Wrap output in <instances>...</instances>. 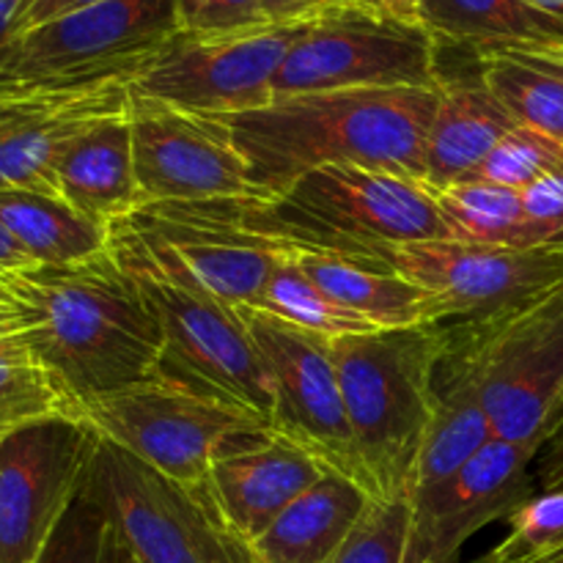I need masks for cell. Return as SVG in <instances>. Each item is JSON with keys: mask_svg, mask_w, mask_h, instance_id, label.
Segmentation results:
<instances>
[{"mask_svg": "<svg viewBox=\"0 0 563 563\" xmlns=\"http://www.w3.org/2000/svg\"><path fill=\"white\" fill-rule=\"evenodd\" d=\"M440 91L443 86L295 93L212 119L245 159L253 196H273L322 165H361L423 185V148Z\"/></svg>", "mask_w": 563, "mask_h": 563, "instance_id": "1", "label": "cell"}, {"mask_svg": "<svg viewBox=\"0 0 563 563\" xmlns=\"http://www.w3.org/2000/svg\"><path fill=\"white\" fill-rule=\"evenodd\" d=\"M22 308V339L80 416L99 396L152 379L163 328L141 284L102 253L69 267H27L0 278Z\"/></svg>", "mask_w": 563, "mask_h": 563, "instance_id": "2", "label": "cell"}, {"mask_svg": "<svg viewBox=\"0 0 563 563\" xmlns=\"http://www.w3.org/2000/svg\"><path fill=\"white\" fill-rule=\"evenodd\" d=\"M231 209L242 229L291 251L333 253L385 267L396 247L451 240L421 181L361 165H322L273 196L234 198Z\"/></svg>", "mask_w": 563, "mask_h": 563, "instance_id": "3", "label": "cell"}, {"mask_svg": "<svg viewBox=\"0 0 563 563\" xmlns=\"http://www.w3.org/2000/svg\"><path fill=\"white\" fill-rule=\"evenodd\" d=\"M357 462L374 498H410L412 473L438 412L445 339L432 324L330 341Z\"/></svg>", "mask_w": 563, "mask_h": 563, "instance_id": "4", "label": "cell"}, {"mask_svg": "<svg viewBox=\"0 0 563 563\" xmlns=\"http://www.w3.org/2000/svg\"><path fill=\"white\" fill-rule=\"evenodd\" d=\"M179 31L176 0H104L71 11L0 49V97L130 86Z\"/></svg>", "mask_w": 563, "mask_h": 563, "instance_id": "5", "label": "cell"}, {"mask_svg": "<svg viewBox=\"0 0 563 563\" xmlns=\"http://www.w3.org/2000/svg\"><path fill=\"white\" fill-rule=\"evenodd\" d=\"M231 201L146 203L110 223V253L126 273H152L229 306H253L291 247L242 229Z\"/></svg>", "mask_w": 563, "mask_h": 563, "instance_id": "6", "label": "cell"}, {"mask_svg": "<svg viewBox=\"0 0 563 563\" xmlns=\"http://www.w3.org/2000/svg\"><path fill=\"white\" fill-rule=\"evenodd\" d=\"M86 484L137 563H253L207 489H192L99 438Z\"/></svg>", "mask_w": 563, "mask_h": 563, "instance_id": "7", "label": "cell"}, {"mask_svg": "<svg viewBox=\"0 0 563 563\" xmlns=\"http://www.w3.org/2000/svg\"><path fill=\"white\" fill-rule=\"evenodd\" d=\"M390 267L427 291L432 300L429 324L456 339L504 324L563 286V245L412 242L396 247Z\"/></svg>", "mask_w": 563, "mask_h": 563, "instance_id": "8", "label": "cell"}, {"mask_svg": "<svg viewBox=\"0 0 563 563\" xmlns=\"http://www.w3.org/2000/svg\"><path fill=\"white\" fill-rule=\"evenodd\" d=\"M445 339V357L473 379L495 440L539 443L563 405V286L504 324Z\"/></svg>", "mask_w": 563, "mask_h": 563, "instance_id": "9", "label": "cell"}, {"mask_svg": "<svg viewBox=\"0 0 563 563\" xmlns=\"http://www.w3.org/2000/svg\"><path fill=\"white\" fill-rule=\"evenodd\" d=\"M163 328L152 377L251 412L269 427L273 385L240 308L190 284L130 273Z\"/></svg>", "mask_w": 563, "mask_h": 563, "instance_id": "10", "label": "cell"}, {"mask_svg": "<svg viewBox=\"0 0 563 563\" xmlns=\"http://www.w3.org/2000/svg\"><path fill=\"white\" fill-rule=\"evenodd\" d=\"M438 47L423 25L385 20L350 0L319 11L280 64L273 99L346 88H440Z\"/></svg>", "mask_w": 563, "mask_h": 563, "instance_id": "11", "label": "cell"}, {"mask_svg": "<svg viewBox=\"0 0 563 563\" xmlns=\"http://www.w3.org/2000/svg\"><path fill=\"white\" fill-rule=\"evenodd\" d=\"M313 16L212 36L179 31L130 82V93L196 115L264 108L273 102V80L280 64Z\"/></svg>", "mask_w": 563, "mask_h": 563, "instance_id": "12", "label": "cell"}, {"mask_svg": "<svg viewBox=\"0 0 563 563\" xmlns=\"http://www.w3.org/2000/svg\"><path fill=\"white\" fill-rule=\"evenodd\" d=\"M80 418L99 438L192 489H207L214 454L231 434L267 427L251 412L154 377L86 401Z\"/></svg>", "mask_w": 563, "mask_h": 563, "instance_id": "13", "label": "cell"}, {"mask_svg": "<svg viewBox=\"0 0 563 563\" xmlns=\"http://www.w3.org/2000/svg\"><path fill=\"white\" fill-rule=\"evenodd\" d=\"M240 313L273 385L269 429L368 489L346 421L330 339L251 306H240Z\"/></svg>", "mask_w": 563, "mask_h": 563, "instance_id": "14", "label": "cell"}, {"mask_svg": "<svg viewBox=\"0 0 563 563\" xmlns=\"http://www.w3.org/2000/svg\"><path fill=\"white\" fill-rule=\"evenodd\" d=\"M99 434L82 418L53 416L0 443V563H33L80 489Z\"/></svg>", "mask_w": 563, "mask_h": 563, "instance_id": "15", "label": "cell"}, {"mask_svg": "<svg viewBox=\"0 0 563 563\" xmlns=\"http://www.w3.org/2000/svg\"><path fill=\"white\" fill-rule=\"evenodd\" d=\"M135 176L146 203L251 198L245 159L212 115L185 113L130 93Z\"/></svg>", "mask_w": 563, "mask_h": 563, "instance_id": "16", "label": "cell"}, {"mask_svg": "<svg viewBox=\"0 0 563 563\" xmlns=\"http://www.w3.org/2000/svg\"><path fill=\"white\" fill-rule=\"evenodd\" d=\"M539 443L493 440L476 460L440 487L410 495L405 563H456L462 548L489 522L539 493Z\"/></svg>", "mask_w": 563, "mask_h": 563, "instance_id": "17", "label": "cell"}, {"mask_svg": "<svg viewBox=\"0 0 563 563\" xmlns=\"http://www.w3.org/2000/svg\"><path fill=\"white\" fill-rule=\"evenodd\" d=\"M324 465L269 427L234 432L214 454L207 493L236 539L251 544L319 482Z\"/></svg>", "mask_w": 563, "mask_h": 563, "instance_id": "18", "label": "cell"}, {"mask_svg": "<svg viewBox=\"0 0 563 563\" xmlns=\"http://www.w3.org/2000/svg\"><path fill=\"white\" fill-rule=\"evenodd\" d=\"M130 104V86L0 97V190H49L66 143L99 115Z\"/></svg>", "mask_w": 563, "mask_h": 563, "instance_id": "19", "label": "cell"}, {"mask_svg": "<svg viewBox=\"0 0 563 563\" xmlns=\"http://www.w3.org/2000/svg\"><path fill=\"white\" fill-rule=\"evenodd\" d=\"M130 104L99 115L64 146L53 170V187L86 218L110 225L146 207L132 157Z\"/></svg>", "mask_w": 563, "mask_h": 563, "instance_id": "20", "label": "cell"}, {"mask_svg": "<svg viewBox=\"0 0 563 563\" xmlns=\"http://www.w3.org/2000/svg\"><path fill=\"white\" fill-rule=\"evenodd\" d=\"M374 495L355 478L324 467L319 482L297 495L273 526L253 539V563H330L363 520Z\"/></svg>", "mask_w": 563, "mask_h": 563, "instance_id": "21", "label": "cell"}, {"mask_svg": "<svg viewBox=\"0 0 563 563\" xmlns=\"http://www.w3.org/2000/svg\"><path fill=\"white\" fill-rule=\"evenodd\" d=\"M515 119L482 80H445L427 132L423 187L445 190L476 179L493 148L515 130Z\"/></svg>", "mask_w": 563, "mask_h": 563, "instance_id": "22", "label": "cell"}, {"mask_svg": "<svg viewBox=\"0 0 563 563\" xmlns=\"http://www.w3.org/2000/svg\"><path fill=\"white\" fill-rule=\"evenodd\" d=\"M295 258L324 295L377 328L429 324L432 300L427 291L385 264L306 251H297Z\"/></svg>", "mask_w": 563, "mask_h": 563, "instance_id": "23", "label": "cell"}, {"mask_svg": "<svg viewBox=\"0 0 563 563\" xmlns=\"http://www.w3.org/2000/svg\"><path fill=\"white\" fill-rule=\"evenodd\" d=\"M0 223L42 267H69L110 247V225L86 218L49 190H0Z\"/></svg>", "mask_w": 563, "mask_h": 563, "instance_id": "24", "label": "cell"}, {"mask_svg": "<svg viewBox=\"0 0 563 563\" xmlns=\"http://www.w3.org/2000/svg\"><path fill=\"white\" fill-rule=\"evenodd\" d=\"M495 440L493 421L484 410L473 379L443 355L438 368V412L412 473L410 495L440 487L471 465Z\"/></svg>", "mask_w": 563, "mask_h": 563, "instance_id": "25", "label": "cell"}, {"mask_svg": "<svg viewBox=\"0 0 563 563\" xmlns=\"http://www.w3.org/2000/svg\"><path fill=\"white\" fill-rule=\"evenodd\" d=\"M421 25L438 44L471 49L563 38V25L528 0H421Z\"/></svg>", "mask_w": 563, "mask_h": 563, "instance_id": "26", "label": "cell"}, {"mask_svg": "<svg viewBox=\"0 0 563 563\" xmlns=\"http://www.w3.org/2000/svg\"><path fill=\"white\" fill-rule=\"evenodd\" d=\"M429 192L449 225L451 240L471 245L537 247L520 190L471 179Z\"/></svg>", "mask_w": 563, "mask_h": 563, "instance_id": "27", "label": "cell"}, {"mask_svg": "<svg viewBox=\"0 0 563 563\" xmlns=\"http://www.w3.org/2000/svg\"><path fill=\"white\" fill-rule=\"evenodd\" d=\"M478 80L515 119L517 126L548 135L563 146V77L498 49H473Z\"/></svg>", "mask_w": 563, "mask_h": 563, "instance_id": "28", "label": "cell"}, {"mask_svg": "<svg viewBox=\"0 0 563 563\" xmlns=\"http://www.w3.org/2000/svg\"><path fill=\"white\" fill-rule=\"evenodd\" d=\"M297 251H291L278 267L269 275L267 286L262 289L258 300L251 308H258L264 313L284 319V322L295 324V328L311 330V333L324 335V339H341V335L355 333H372V330H383L372 324L368 319L357 317L355 311L335 302L333 297L324 295L297 264Z\"/></svg>", "mask_w": 563, "mask_h": 563, "instance_id": "29", "label": "cell"}, {"mask_svg": "<svg viewBox=\"0 0 563 563\" xmlns=\"http://www.w3.org/2000/svg\"><path fill=\"white\" fill-rule=\"evenodd\" d=\"M53 416L80 418L22 335L0 344V443L16 429Z\"/></svg>", "mask_w": 563, "mask_h": 563, "instance_id": "30", "label": "cell"}, {"mask_svg": "<svg viewBox=\"0 0 563 563\" xmlns=\"http://www.w3.org/2000/svg\"><path fill=\"white\" fill-rule=\"evenodd\" d=\"M124 548L99 506L97 495L88 489L82 476L80 489L66 506L64 517L44 542L33 563H121Z\"/></svg>", "mask_w": 563, "mask_h": 563, "instance_id": "31", "label": "cell"}, {"mask_svg": "<svg viewBox=\"0 0 563 563\" xmlns=\"http://www.w3.org/2000/svg\"><path fill=\"white\" fill-rule=\"evenodd\" d=\"M509 537L493 550L506 563H542L563 550V489H539L509 517Z\"/></svg>", "mask_w": 563, "mask_h": 563, "instance_id": "32", "label": "cell"}, {"mask_svg": "<svg viewBox=\"0 0 563 563\" xmlns=\"http://www.w3.org/2000/svg\"><path fill=\"white\" fill-rule=\"evenodd\" d=\"M550 174H563V146L550 141L548 135L515 126L493 154L482 165L476 179L493 181V185L511 187V190H526L533 181L544 179Z\"/></svg>", "mask_w": 563, "mask_h": 563, "instance_id": "33", "label": "cell"}, {"mask_svg": "<svg viewBox=\"0 0 563 563\" xmlns=\"http://www.w3.org/2000/svg\"><path fill=\"white\" fill-rule=\"evenodd\" d=\"M410 498H374L330 563H405Z\"/></svg>", "mask_w": 563, "mask_h": 563, "instance_id": "34", "label": "cell"}, {"mask_svg": "<svg viewBox=\"0 0 563 563\" xmlns=\"http://www.w3.org/2000/svg\"><path fill=\"white\" fill-rule=\"evenodd\" d=\"M185 33H236L269 25L262 0H176Z\"/></svg>", "mask_w": 563, "mask_h": 563, "instance_id": "35", "label": "cell"}, {"mask_svg": "<svg viewBox=\"0 0 563 563\" xmlns=\"http://www.w3.org/2000/svg\"><path fill=\"white\" fill-rule=\"evenodd\" d=\"M533 245H563V174H550L522 190Z\"/></svg>", "mask_w": 563, "mask_h": 563, "instance_id": "36", "label": "cell"}, {"mask_svg": "<svg viewBox=\"0 0 563 563\" xmlns=\"http://www.w3.org/2000/svg\"><path fill=\"white\" fill-rule=\"evenodd\" d=\"M478 49V47H476ZM498 53L511 55V58H520L526 64L539 66L544 71H553V75L563 77V38H553V42H517V44H498Z\"/></svg>", "mask_w": 563, "mask_h": 563, "instance_id": "37", "label": "cell"}, {"mask_svg": "<svg viewBox=\"0 0 563 563\" xmlns=\"http://www.w3.org/2000/svg\"><path fill=\"white\" fill-rule=\"evenodd\" d=\"M262 3L269 22H297L319 14V11L330 9L341 0H262Z\"/></svg>", "mask_w": 563, "mask_h": 563, "instance_id": "38", "label": "cell"}, {"mask_svg": "<svg viewBox=\"0 0 563 563\" xmlns=\"http://www.w3.org/2000/svg\"><path fill=\"white\" fill-rule=\"evenodd\" d=\"M97 3H104V0H33V3L27 5L25 16H22V31L42 25V22L58 20V16L88 9V5H97Z\"/></svg>", "mask_w": 563, "mask_h": 563, "instance_id": "39", "label": "cell"}, {"mask_svg": "<svg viewBox=\"0 0 563 563\" xmlns=\"http://www.w3.org/2000/svg\"><path fill=\"white\" fill-rule=\"evenodd\" d=\"M350 3L385 20L421 25V0H350Z\"/></svg>", "mask_w": 563, "mask_h": 563, "instance_id": "40", "label": "cell"}, {"mask_svg": "<svg viewBox=\"0 0 563 563\" xmlns=\"http://www.w3.org/2000/svg\"><path fill=\"white\" fill-rule=\"evenodd\" d=\"M27 267H36V264H33L31 256H27V253L16 245L14 236L5 231V225L0 223V278L22 273V269H27Z\"/></svg>", "mask_w": 563, "mask_h": 563, "instance_id": "41", "label": "cell"}, {"mask_svg": "<svg viewBox=\"0 0 563 563\" xmlns=\"http://www.w3.org/2000/svg\"><path fill=\"white\" fill-rule=\"evenodd\" d=\"M33 0H0V49L22 31V16Z\"/></svg>", "mask_w": 563, "mask_h": 563, "instance_id": "42", "label": "cell"}, {"mask_svg": "<svg viewBox=\"0 0 563 563\" xmlns=\"http://www.w3.org/2000/svg\"><path fill=\"white\" fill-rule=\"evenodd\" d=\"M25 330V317H22V308L16 306L14 297L0 286V344L9 339H16Z\"/></svg>", "mask_w": 563, "mask_h": 563, "instance_id": "43", "label": "cell"}, {"mask_svg": "<svg viewBox=\"0 0 563 563\" xmlns=\"http://www.w3.org/2000/svg\"><path fill=\"white\" fill-rule=\"evenodd\" d=\"M537 487L563 489V454L553 460H537Z\"/></svg>", "mask_w": 563, "mask_h": 563, "instance_id": "44", "label": "cell"}, {"mask_svg": "<svg viewBox=\"0 0 563 563\" xmlns=\"http://www.w3.org/2000/svg\"><path fill=\"white\" fill-rule=\"evenodd\" d=\"M563 454V405L555 412L553 423L548 429V438H544V449L539 454V460H553V456Z\"/></svg>", "mask_w": 563, "mask_h": 563, "instance_id": "45", "label": "cell"}, {"mask_svg": "<svg viewBox=\"0 0 563 563\" xmlns=\"http://www.w3.org/2000/svg\"><path fill=\"white\" fill-rule=\"evenodd\" d=\"M533 9H539L542 14H548L550 20H555L559 25H563V0H528Z\"/></svg>", "mask_w": 563, "mask_h": 563, "instance_id": "46", "label": "cell"}, {"mask_svg": "<svg viewBox=\"0 0 563 563\" xmlns=\"http://www.w3.org/2000/svg\"><path fill=\"white\" fill-rule=\"evenodd\" d=\"M473 563H506V561L495 559V555H493V553H487V555H484V559H478V561H473Z\"/></svg>", "mask_w": 563, "mask_h": 563, "instance_id": "47", "label": "cell"}, {"mask_svg": "<svg viewBox=\"0 0 563 563\" xmlns=\"http://www.w3.org/2000/svg\"><path fill=\"white\" fill-rule=\"evenodd\" d=\"M542 563H563V550H561V553H555L553 559H548V561H542Z\"/></svg>", "mask_w": 563, "mask_h": 563, "instance_id": "48", "label": "cell"}, {"mask_svg": "<svg viewBox=\"0 0 563 563\" xmlns=\"http://www.w3.org/2000/svg\"><path fill=\"white\" fill-rule=\"evenodd\" d=\"M121 563H137L135 559H132V555L130 553H126V550H124V561H121Z\"/></svg>", "mask_w": 563, "mask_h": 563, "instance_id": "49", "label": "cell"}]
</instances>
